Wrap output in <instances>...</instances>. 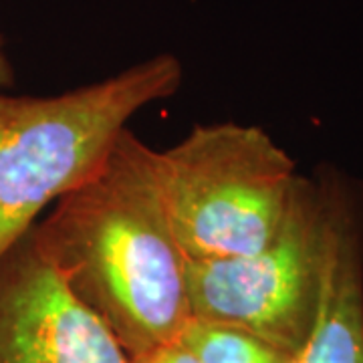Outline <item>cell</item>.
I'll use <instances>...</instances> for the list:
<instances>
[{"label":"cell","mask_w":363,"mask_h":363,"mask_svg":"<svg viewBox=\"0 0 363 363\" xmlns=\"http://www.w3.org/2000/svg\"><path fill=\"white\" fill-rule=\"evenodd\" d=\"M156 156L123 130L104 162L28 233L128 357L176 341L192 319L186 257L169 226Z\"/></svg>","instance_id":"1"},{"label":"cell","mask_w":363,"mask_h":363,"mask_svg":"<svg viewBox=\"0 0 363 363\" xmlns=\"http://www.w3.org/2000/svg\"><path fill=\"white\" fill-rule=\"evenodd\" d=\"M184 65L157 52L57 95L0 93V260L109 154L143 107L180 91Z\"/></svg>","instance_id":"2"},{"label":"cell","mask_w":363,"mask_h":363,"mask_svg":"<svg viewBox=\"0 0 363 363\" xmlns=\"http://www.w3.org/2000/svg\"><path fill=\"white\" fill-rule=\"evenodd\" d=\"M157 178L174 238L190 260L257 255L283 228L301 176L257 125H194L157 152Z\"/></svg>","instance_id":"3"},{"label":"cell","mask_w":363,"mask_h":363,"mask_svg":"<svg viewBox=\"0 0 363 363\" xmlns=\"http://www.w3.org/2000/svg\"><path fill=\"white\" fill-rule=\"evenodd\" d=\"M327 228V176H301L283 228L260 252L186 259L192 317L238 327L297 359L317 319Z\"/></svg>","instance_id":"4"},{"label":"cell","mask_w":363,"mask_h":363,"mask_svg":"<svg viewBox=\"0 0 363 363\" xmlns=\"http://www.w3.org/2000/svg\"><path fill=\"white\" fill-rule=\"evenodd\" d=\"M0 363H128L109 329L71 295L30 234L0 260Z\"/></svg>","instance_id":"5"},{"label":"cell","mask_w":363,"mask_h":363,"mask_svg":"<svg viewBox=\"0 0 363 363\" xmlns=\"http://www.w3.org/2000/svg\"><path fill=\"white\" fill-rule=\"evenodd\" d=\"M329 228L317 319L301 363H363V210L329 174Z\"/></svg>","instance_id":"6"},{"label":"cell","mask_w":363,"mask_h":363,"mask_svg":"<svg viewBox=\"0 0 363 363\" xmlns=\"http://www.w3.org/2000/svg\"><path fill=\"white\" fill-rule=\"evenodd\" d=\"M200 363H291L283 351L238 327L192 317L178 337Z\"/></svg>","instance_id":"7"},{"label":"cell","mask_w":363,"mask_h":363,"mask_svg":"<svg viewBox=\"0 0 363 363\" xmlns=\"http://www.w3.org/2000/svg\"><path fill=\"white\" fill-rule=\"evenodd\" d=\"M128 363H200L180 339L157 345L154 350L143 351L140 355L128 357Z\"/></svg>","instance_id":"8"},{"label":"cell","mask_w":363,"mask_h":363,"mask_svg":"<svg viewBox=\"0 0 363 363\" xmlns=\"http://www.w3.org/2000/svg\"><path fill=\"white\" fill-rule=\"evenodd\" d=\"M14 85V67L9 55L6 39L0 35V93L9 91Z\"/></svg>","instance_id":"9"},{"label":"cell","mask_w":363,"mask_h":363,"mask_svg":"<svg viewBox=\"0 0 363 363\" xmlns=\"http://www.w3.org/2000/svg\"><path fill=\"white\" fill-rule=\"evenodd\" d=\"M291 363H301V362H298V357H297V359H293V362H291Z\"/></svg>","instance_id":"10"}]
</instances>
